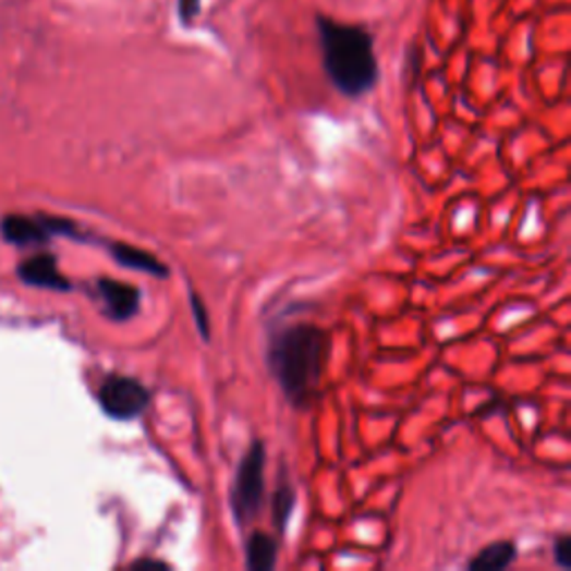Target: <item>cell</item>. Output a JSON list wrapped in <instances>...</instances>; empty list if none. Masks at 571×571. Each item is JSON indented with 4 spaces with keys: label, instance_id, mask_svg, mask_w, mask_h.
I'll return each mask as SVG.
<instances>
[{
    "label": "cell",
    "instance_id": "52a82bcc",
    "mask_svg": "<svg viewBox=\"0 0 571 571\" xmlns=\"http://www.w3.org/2000/svg\"><path fill=\"white\" fill-rule=\"evenodd\" d=\"M112 257L125 268L148 272L153 277H168L166 264H161L148 251H141V248H134V246H127V244H112Z\"/></svg>",
    "mask_w": 571,
    "mask_h": 571
},
{
    "label": "cell",
    "instance_id": "6da1fadb",
    "mask_svg": "<svg viewBox=\"0 0 571 571\" xmlns=\"http://www.w3.org/2000/svg\"><path fill=\"white\" fill-rule=\"evenodd\" d=\"M328 340L313 324H295L279 330L270 342L268 364L283 396L295 406H306L319 387Z\"/></svg>",
    "mask_w": 571,
    "mask_h": 571
},
{
    "label": "cell",
    "instance_id": "30bf717a",
    "mask_svg": "<svg viewBox=\"0 0 571 571\" xmlns=\"http://www.w3.org/2000/svg\"><path fill=\"white\" fill-rule=\"evenodd\" d=\"M3 234L5 240L12 242V244H19V246H32V244H40L45 242L47 236V230L32 221V219H25V217H8L3 221Z\"/></svg>",
    "mask_w": 571,
    "mask_h": 571
},
{
    "label": "cell",
    "instance_id": "8992f818",
    "mask_svg": "<svg viewBox=\"0 0 571 571\" xmlns=\"http://www.w3.org/2000/svg\"><path fill=\"white\" fill-rule=\"evenodd\" d=\"M19 275L23 281L32 286H42V289H59L68 291L70 281L59 272L57 259L52 255H34L21 264Z\"/></svg>",
    "mask_w": 571,
    "mask_h": 571
},
{
    "label": "cell",
    "instance_id": "5b68a950",
    "mask_svg": "<svg viewBox=\"0 0 571 571\" xmlns=\"http://www.w3.org/2000/svg\"><path fill=\"white\" fill-rule=\"evenodd\" d=\"M99 293L104 297V304L108 306V315L117 321H127L138 313L141 293L138 289L130 283L117 281V279H101L99 281Z\"/></svg>",
    "mask_w": 571,
    "mask_h": 571
},
{
    "label": "cell",
    "instance_id": "7c38bea8",
    "mask_svg": "<svg viewBox=\"0 0 571 571\" xmlns=\"http://www.w3.org/2000/svg\"><path fill=\"white\" fill-rule=\"evenodd\" d=\"M202 0H179V19L185 27L193 25V21L199 16Z\"/></svg>",
    "mask_w": 571,
    "mask_h": 571
},
{
    "label": "cell",
    "instance_id": "277c9868",
    "mask_svg": "<svg viewBox=\"0 0 571 571\" xmlns=\"http://www.w3.org/2000/svg\"><path fill=\"white\" fill-rule=\"evenodd\" d=\"M99 404L112 420H134L150 404V393L138 379L112 375L99 389Z\"/></svg>",
    "mask_w": 571,
    "mask_h": 571
},
{
    "label": "cell",
    "instance_id": "7a4b0ae2",
    "mask_svg": "<svg viewBox=\"0 0 571 571\" xmlns=\"http://www.w3.org/2000/svg\"><path fill=\"white\" fill-rule=\"evenodd\" d=\"M324 70L347 97H362L377 83V59L373 52V36L357 27L332 21L328 16L315 19Z\"/></svg>",
    "mask_w": 571,
    "mask_h": 571
},
{
    "label": "cell",
    "instance_id": "9c48e42d",
    "mask_svg": "<svg viewBox=\"0 0 571 571\" xmlns=\"http://www.w3.org/2000/svg\"><path fill=\"white\" fill-rule=\"evenodd\" d=\"M277 562V543L264 532H255L246 545V567L253 571H270Z\"/></svg>",
    "mask_w": 571,
    "mask_h": 571
},
{
    "label": "cell",
    "instance_id": "3957f363",
    "mask_svg": "<svg viewBox=\"0 0 571 571\" xmlns=\"http://www.w3.org/2000/svg\"><path fill=\"white\" fill-rule=\"evenodd\" d=\"M264 462L266 451L262 442H255L234 475V487L230 494V507L240 525H248L264 502Z\"/></svg>",
    "mask_w": 571,
    "mask_h": 571
},
{
    "label": "cell",
    "instance_id": "ba28073f",
    "mask_svg": "<svg viewBox=\"0 0 571 571\" xmlns=\"http://www.w3.org/2000/svg\"><path fill=\"white\" fill-rule=\"evenodd\" d=\"M515 560V545L511 540H500L489 547H485L481 554H475L473 560H469L471 571H500L507 569Z\"/></svg>",
    "mask_w": 571,
    "mask_h": 571
},
{
    "label": "cell",
    "instance_id": "8fae6325",
    "mask_svg": "<svg viewBox=\"0 0 571 571\" xmlns=\"http://www.w3.org/2000/svg\"><path fill=\"white\" fill-rule=\"evenodd\" d=\"M293 509H295V491L289 483H281L272 496V518L279 532H283L286 525H289Z\"/></svg>",
    "mask_w": 571,
    "mask_h": 571
},
{
    "label": "cell",
    "instance_id": "9a60e30c",
    "mask_svg": "<svg viewBox=\"0 0 571 571\" xmlns=\"http://www.w3.org/2000/svg\"><path fill=\"white\" fill-rule=\"evenodd\" d=\"M134 567H155V569H168L166 562L161 560H138Z\"/></svg>",
    "mask_w": 571,
    "mask_h": 571
},
{
    "label": "cell",
    "instance_id": "5bb4252c",
    "mask_svg": "<svg viewBox=\"0 0 571 571\" xmlns=\"http://www.w3.org/2000/svg\"><path fill=\"white\" fill-rule=\"evenodd\" d=\"M190 304H193V313H195V319H197V326L202 330V336L204 340L210 338V328H208V317H206V311H204V302L190 291Z\"/></svg>",
    "mask_w": 571,
    "mask_h": 571
},
{
    "label": "cell",
    "instance_id": "4fadbf2b",
    "mask_svg": "<svg viewBox=\"0 0 571 571\" xmlns=\"http://www.w3.org/2000/svg\"><path fill=\"white\" fill-rule=\"evenodd\" d=\"M554 558L562 569H571V538L569 536H560L554 543Z\"/></svg>",
    "mask_w": 571,
    "mask_h": 571
}]
</instances>
